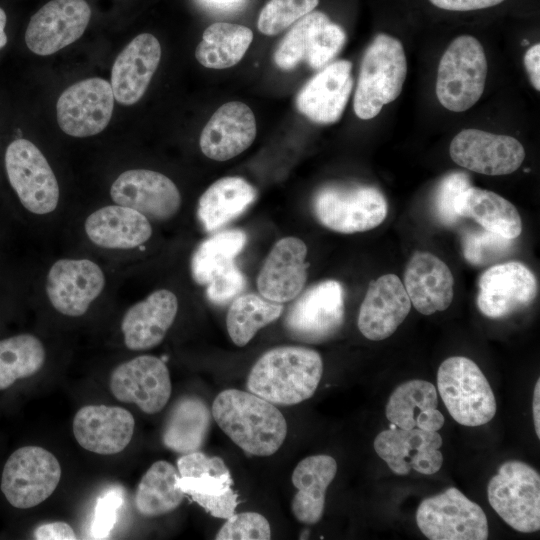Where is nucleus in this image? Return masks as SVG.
Instances as JSON below:
<instances>
[{
	"label": "nucleus",
	"instance_id": "obj_1",
	"mask_svg": "<svg viewBox=\"0 0 540 540\" xmlns=\"http://www.w3.org/2000/svg\"><path fill=\"white\" fill-rule=\"evenodd\" d=\"M211 413L220 429L251 455L276 453L287 436V422L281 411L250 391H221L213 401Z\"/></svg>",
	"mask_w": 540,
	"mask_h": 540
},
{
	"label": "nucleus",
	"instance_id": "obj_2",
	"mask_svg": "<svg viewBox=\"0 0 540 540\" xmlns=\"http://www.w3.org/2000/svg\"><path fill=\"white\" fill-rule=\"evenodd\" d=\"M323 374L320 354L303 346L266 351L251 368L248 390L275 405H295L315 393Z\"/></svg>",
	"mask_w": 540,
	"mask_h": 540
},
{
	"label": "nucleus",
	"instance_id": "obj_3",
	"mask_svg": "<svg viewBox=\"0 0 540 540\" xmlns=\"http://www.w3.org/2000/svg\"><path fill=\"white\" fill-rule=\"evenodd\" d=\"M407 75L402 43L388 34H378L366 49L354 94L353 108L363 120L377 116L384 105L401 93Z\"/></svg>",
	"mask_w": 540,
	"mask_h": 540
},
{
	"label": "nucleus",
	"instance_id": "obj_4",
	"mask_svg": "<svg viewBox=\"0 0 540 540\" xmlns=\"http://www.w3.org/2000/svg\"><path fill=\"white\" fill-rule=\"evenodd\" d=\"M437 386L452 418L464 426H481L495 416L494 393L478 365L463 356L444 360L437 372Z\"/></svg>",
	"mask_w": 540,
	"mask_h": 540
},
{
	"label": "nucleus",
	"instance_id": "obj_5",
	"mask_svg": "<svg viewBox=\"0 0 540 540\" xmlns=\"http://www.w3.org/2000/svg\"><path fill=\"white\" fill-rule=\"evenodd\" d=\"M487 71L482 44L470 35L455 38L438 66L436 95L440 104L453 112L471 108L483 94Z\"/></svg>",
	"mask_w": 540,
	"mask_h": 540
},
{
	"label": "nucleus",
	"instance_id": "obj_6",
	"mask_svg": "<svg viewBox=\"0 0 540 540\" xmlns=\"http://www.w3.org/2000/svg\"><path fill=\"white\" fill-rule=\"evenodd\" d=\"M320 224L343 234L364 232L379 226L387 216L384 195L369 185H326L313 199Z\"/></svg>",
	"mask_w": 540,
	"mask_h": 540
},
{
	"label": "nucleus",
	"instance_id": "obj_7",
	"mask_svg": "<svg viewBox=\"0 0 540 540\" xmlns=\"http://www.w3.org/2000/svg\"><path fill=\"white\" fill-rule=\"evenodd\" d=\"M488 501L511 528L521 533L540 529V476L527 463L504 462L487 486Z\"/></svg>",
	"mask_w": 540,
	"mask_h": 540
},
{
	"label": "nucleus",
	"instance_id": "obj_8",
	"mask_svg": "<svg viewBox=\"0 0 540 540\" xmlns=\"http://www.w3.org/2000/svg\"><path fill=\"white\" fill-rule=\"evenodd\" d=\"M5 170L11 188L29 212H53L59 202V185L47 159L31 141H12L5 151Z\"/></svg>",
	"mask_w": 540,
	"mask_h": 540
},
{
	"label": "nucleus",
	"instance_id": "obj_9",
	"mask_svg": "<svg viewBox=\"0 0 540 540\" xmlns=\"http://www.w3.org/2000/svg\"><path fill=\"white\" fill-rule=\"evenodd\" d=\"M416 523L430 540H485L489 535L483 509L454 487L425 498Z\"/></svg>",
	"mask_w": 540,
	"mask_h": 540
},
{
	"label": "nucleus",
	"instance_id": "obj_10",
	"mask_svg": "<svg viewBox=\"0 0 540 540\" xmlns=\"http://www.w3.org/2000/svg\"><path fill=\"white\" fill-rule=\"evenodd\" d=\"M60 478V463L51 452L39 446H24L7 459L0 487L9 504L28 509L51 496Z\"/></svg>",
	"mask_w": 540,
	"mask_h": 540
},
{
	"label": "nucleus",
	"instance_id": "obj_11",
	"mask_svg": "<svg viewBox=\"0 0 540 540\" xmlns=\"http://www.w3.org/2000/svg\"><path fill=\"white\" fill-rule=\"evenodd\" d=\"M345 31L321 11H311L296 21L282 38L274 53L275 64L284 71L305 61L319 69L343 48Z\"/></svg>",
	"mask_w": 540,
	"mask_h": 540
},
{
	"label": "nucleus",
	"instance_id": "obj_12",
	"mask_svg": "<svg viewBox=\"0 0 540 540\" xmlns=\"http://www.w3.org/2000/svg\"><path fill=\"white\" fill-rule=\"evenodd\" d=\"M344 322V292L335 280L308 288L290 307L285 320L288 334L306 343H320L333 337Z\"/></svg>",
	"mask_w": 540,
	"mask_h": 540
},
{
	"label": "nucleus",
	"instance_id": "obj_13",
	"mask_svg": "<svg viewBox=\"0 0 540 540\" xmlns=\"http://www.w3.org/2000/svg\"><path fill=\"white\" fill-rule=\"evenodd\" d=\"M111 84L94 77L68 87L56 105L59 127L73 137H89L102 132L110 122L114 108Z\"/></svg>",
	"mask_w": 540,
	"mask_h": 540
},
{
	"label": "nucleus",
	"instance_id": "obj_14",
	"mask_svg": "<svg viewBox=\"0 0 540 540\" xmlns=\"http://www.w3.org/2000/svg\"><path fill=\"white\" fill-rule=\"evenodd\" d=\"M109 388L117 400L134 403L146 414H156L169 401L172 384L163 360L141 355L121 363L112 371Z\"/></svg>",
	"mask_w": 540,
	"mask_h": 540
},
{
	"label": "nucleus",
	"instance_id": "obj_15",
	"mask_svg": "<svg viewBox=\"0 0 540 540\" xmlns=\"http://www.w3.org/2000/svg\"><path fill=\"white\" fill-rule=\"evenodd\" d=\"M449 154L456 164L485 175L510 174L525 158L524 147L516 138L478 129H464L456 134Z\"/></svg>",
	"mask_w": 540,
	"mask_h": 540
},
{
	"label": "nucleus",
	"instance_id": "obj_16",
	"mask_svg": "<svg viewBox=\"0 0 540 540\" xmlns=\"http://www.w3.org/2000/svg\"><path fill=\"white\" fill-rule=\"evenodd\" d=\"M90 18L91 9L85 0H52L31 17L26 45L37 55L54 54L78 40Z\"/></svg>",
	"mask_w": 540,
	"mask_h": 540
},
{
	"label": "nucleus",
	"instance_id": "obj_17",
	"mask_svg": "<svg viewBox=\"0 0 540 540\" xmlns=\"http://www.w3.org/2000/svg\"><path fill=\"white\" fill-rule=\"evenodd\" d=\"M537 291L536 277L524 264H495L479 278L477 306L486 317L502 318L530 305Z\"/></svg>",
	"mask_w": 540,
	"mask_h": 540
},
{
	"label": "nucleus",
	"instance_id": "obj_18",
	"mask_svg": "<svg viewBox=\"0 0 540 540\" xmlns=\"http://www.w3.org/2000/svg\"><path fill=\"white\" fill-rule=\"evenodd\" d=\"M105 275L98 264L89 259H60L49 269L46 294L51 305L61 314L79 317L102 293Z\"/></svg>",
	"mask_w": 540,
	"mask_h": 540
},
{
	"label": "nucleus",
	"instance_id": "obj_19",
	"mask_svg": "<svg viewBox=\"0 0 540 540\" xmlns=\"http://www.w3.org/2000/svg\"><path fill=\"white\" fill-rule=\"evenodd\" d=\"M110 196L115 204L159 221L171 219L181 207V194L175 183L164 174L147 169L121 173L111 185Z\"/></svg>",
	"mask_w": 540,
	"mask_h": 540
},
{
	"label": "nucleus",
	"instance_id": "obj_20",
	"mask_svg": "<svg viewBox=\"0 0 540 540\" xmlns=\"http://www.w3.org/2000/svg\"><path fill=\"white\" fill-rule=\"evenodd\" d=\"M438 432L396 426L380 432L374 440V450L397 475H407L412 469L424 475L438 472L443 463Z\"/></svg>",
	"mask_w": 540,
	"mask_h": 540
},
{
	"label": "nucleus",
	"instance_id": "obj_21",
	"mask_svg": "<svg viewBox=\"0 0 540 540\" xmlns=\"http://www.w3.org/2000/svg\"><path fill=\"white\" fill-rule=\"evenodd\" d=\"M411 301L394 274L372 280L360 306L357 325L364 337L380 341L390 337L405 320Z\"/></svg>",
	"mask_w": 540,
	"mask_h": 540
},
{
	"label": "nucleus",
	"instance_id": "obj_22",
	"mask_svg": "<svg viewBox=\"0 0 540 540\" xmlns=\"http://www.w3.org/2000/svg\"><path fill=\"white\" fill-rule=\"evenodd\" d=\"M352 64L338 60L324 67L299 91L298 111L319 124L337 122L346 107L353 88Z\"/></svg>",
	"mask_w": 540,
	"mask_h": 540
},
{
	"label": "nucleus",
	"instance_id": "obj_23",
	"mask_svg": "<svg viewBox=\"0 0 540 540\" xmlns=\"http://www.w3.org/2000/svg\"><path fill=\"white\" fill-rule=\"evenodd\" d=\"M135 427L133 415L118 406L87 405L73 419L78 444L93 453L113 455L131 442Z\"/></svg>",
	"mask_w": 540,
	"mask_h": 540
},
{
	"label": "nucleus",
	"instance_id": "obj_24",
	"mask_svg": "<svg viewBox=\"0 0 540 540\" xmlns=\"http://www.w3.org/2000/svg\"><path fill=\"white\" fill-rule=\"evenodd\" d=\"M307 246L299 238L289 236L278 240L257 277L260 295L272 302L293 300L307 280Z\"/></svg>",
	"mask_w": 540,
	"mask_h": 540
},
{
	"label": "nucleus",
	"instance_id": "obj_25",
	"mask_svg": "<svg viewBox=\"0 0 540 540\" xmlns=\"http://www.w3.org/2000/svg\"><path fill=\"white\" fill-rule=\"evenodd\" d=\"M256 137L252 110L239 101L220 106L204 126L199 145L202 153L216 161H226L251 146Z\"/></svg>",
	"mask_w": 540,
	"mask_h": 540
},
{
	"label": "nucleus",
	"instance_id": "obj_26",
	"mask_svg": "<svg viewBox=\"0 0 540 540\" xmlns=\"http://www.w3.org/2000/svg\"><path fill=\"white\" fill-rule=\"evenodd\" d=\"M161 46L155 36H136L117 56L111 71V88L115 100L133 105L145 94L157 70Z\"/></svg>",
	"mask_w": 540,
	"mask_h": 540
},
{
	"label": "nucleus",
	"instance_id": "obj_27",
	"mask_svg": "<svg viewBox=\"0 0 540 540\" xmlns=\"http://www.w3.org/2000/svg\"><path fill=\"white\" fill-rule=\"evenodd\" d=\"M178 312V299L167 289H159L135 303L124 314L121 330L126 347L143 351L159 345Z\"/></svg>",
	"mask_w": 540,
	"mask_h": 540
},
{
	"label": "nucleus",
	"instance_id": "obj_28",
	"mask_svg": "<svg viewBox=\"0 0 540 540\" xmlns=\"http://www.w3.org/2000/svg\"><path fill=\"white\" fill-rule=\"evenodd\" d=\"M404 287L414 308L423 315L446 310L454 296L449 267L429 252L417 251L404 273Z\"/></svg>",
	"mask_w": 540,
	"mask_h": 540
},
{
	"label": "nucleus",
	"instance_id": "obj_29",
	"mask_svg": "<svg viewBox=\"0 0 540 540\" xmlns=\"http://www.w3.org/2000/svg\"><path fill=\"white\" fill-rule=\"evenodd\" d=\"M84 229L92 243L106 249L135 248L152 235V226L146 216L118 204L91 213L85 220Z\"/></svg>",
	"mask_w": 540,
	"mask_h": 540
},
{
	"label": "nucleus",
	"instance_id": "obj_30",
	"mask_svg": "<svg viewBox=\"0 0 540 540\" xmlns=\"http://www.w3.org/2000/svg\"><path fill=\"white\" fill-rule=\"evenodd\" d=\"M336 473V460L326 454L308 456L296 465L291 480L297 492L291 502V511L299 522L313 525L320 521L326 491Z\"/></svg>",
	"mask_w": 540,
	"mask_h": 540
},
{
	"label": "nucleus",
	"instance_id": "obj_31",
	"mask_svg": "<svg viewBox=\"0 0 540 540\" xmlns=\"http://www.w3.org/2000/svg\"><path fill=\"white\" fill-rule=\"evenodd\" d=\"M212 413L197 396H184L172 406L162 431L164 446L176 453L198 451L204 444Z\"/></svg>",
	"mask_w": 540,
	"mask_h": 540
},
{
	"label": "nucleus",
	"instance_id": "obj_32",
	"mask_svg": "<svg viewBox=\"0 0 540 540\" xmlns=\"http://www.w3.org/2000/svg\"><path fill=\"white\" fill-rule=\"evenodd\" d=\"M255 199L256 190L245 179L223 177L201 195L197 216L206 231H214L241 215Z\"/></svg>",
	"mask_w": 540,
	"mask_h": 540
},
{
	"label": "nucleus",
	"instance_id": "obj_33",
	"mask_svg": "<svg viewBox=\"0 0 540 540\" xmlns=\"http://www.w3.org/2000/svg\"><path fill=\"white\" fill-rule=\"evenodd\" d=\"M461 217L475 220L483 229L514 240L522 231V221L516 207L502 196L470 186L464 193Z\"/></svg>",
	"mask_w": 540,
	"mask_h": 540
},
{
	"label": "nucleus",
	"instance_id": "obj_34",
	"mask_svg": "<svg viewBox=\"0 0 540 540\" xmlns=\"http://www.w3.org/2000/svg\"><path fill=\"white\" fill-rule=\"evenodd\" d=\"M252 40L253 32L248 27L216 22L204 30L195 57L206 68L226 69L243 58Z\"/></svg>",
	"mask_w": 540,
	"mask_h": 540
},
{
	"label": "nucleus",
	"instance_id": "obj_35",
	"mask_svg": "<svg viewBox=\"0 0 540 540\" xmlns=\"http://www.w3.org/2000/svg\"><path fill=\"white\" fill-rule=\"evenodd\" d=\"M179 473L169 462H154L141 478L135 493L137 511L146 517H156L175 510L185 494L178 487Z\"/></svg>",
	"mask_w": 540,
	"mask_h": 540
},
{
	"label": "nucleus",
	"instance_id": "obj_36",
	"mask_svg": "<svg viewBox=\"0 0 540 540\" xmlns=\"http://www.w3.org/2000/svg\"><path fill=\"white\" fill-rule=\"evenodd\" d=\"M283 305L256 294H243L231 303L226 316V328L232 342L243 347L266 325L277 320Z\"/></svg>",
	"mask_w": 540,
	"mask_h": 540
},
{
	"label": "nucleus",
	"instance_id": "obj_37",
	"mask_svg": "<svg viewBox=\"0 0 540 540\" xmlns=\"http://www.w3.org/2000/svg\"><path fill=\"white\" fill-rule=\"evenodd\" d=\"M247 241L245 232L239 229L221 231L203 241L191 259L194 281L206 286L217 274L235 263V257Z\"/></svg>",
	"mask_w": 540,
	"mask_h": 540
},
{
	"label": "nucleus",
	"instance_id": "obj_38",
	"mask_svg": "<svg viewBox=\"0 0 540 540\" xmlns=\"http://www.w3.org/2000/svg\"><path fill=\"white\" fill-rule=\"evenodd\" d=\"M46 358L42 342L32 334H18L0 340V390L18 379L36 374Z\"/></svg>",
	"mask_w": 540,
	"mask_h": 540
},
{
	"label": "nucleus",
	"instance_id": "obj_39",
	"mask_svg": "<svg viewBox=\"0 0 540 540\" xmlns=\"http://www.w3.org/2000/svg\"><path fill=\"white\" fill-rule=\"evenodd\" d=\"M178 487L185 495L216 518L228 519L238 506V494L232 488L231 474L203 473L195 477H180Z\"/></svg>",
	"mask_w": 540,
	"mask_h": 540
},
{
	"label": "nucleus",
	"instance_id": "obj_40",
	"mask_svg": "<svg viewBox=\"0 0 540 540\" xmlns=\"http://www.w3.org/2000/svg\"><path fill=\"white\" fill-rule=\"evenodd\" d=\"M435 386L425 380L413 379L395 388L386 405V417L396 427L413 429L420 412L437 408Z\"/></svg>",
	"mask_w": 540,
	"mask_h": 540
},
{
	"label": "nucleus",
	"instance_id": "obj_41",
	"mask_svg": "<svg viewBox=\"0 0 540 540\" xmlns=\"http://www.w3.org/2000/svg\"><path fill=\"white\" fill-rule=\"evenodd\" d=\"M318 4L319 0H269L260 11L258 30L268 36L277 35Z\"/></svg>",
	"mask_w": 540,
	"mask_h": 540
},
{
	"label": "nucleus",
	"instance_id": "obj_42",
	"mask_svg": "<svg viewBox=\"0 0 540 540\" xmlns=\"http://www.w3.org/2000/svg\"><path fill=\"white\" fill-rule=\"evenodd\" d=\"M461 243L464 258L475 266L496 262L507 256L513 247L512 239L485 229L466 232Z\"/></svg>",
	"mask_w": 540,
	"mask_h": 540
},
{
	"label": "nucleus",
	"instance_id": "obj_43",
	"mask_svg": "<svg viewBox=\"0 0 540 540\" xmlns=\"http://www.w3.org/2000/svg\"><path fill=\"white\" fill-rule=\"evenodd\" d=\"M470 186V178L464 172H452L442 178L434 196V210L442 224L451 226L462 218L461 202Z\"/></svg>",
	"mask_w": 540,
	"mask_h": 540
},
{
	"label": "nucleus",
	"instance_id": "obj_44",
	"mask_svg": "<svg viewBox=\"0 0 540 540\" xmlns=\"http://www.w3.org/2000/svg\"><path fill=\"white\" fill-rule=\"evenodd\" d=\"M271 528L268 520L257 512L234 513L217 532L216 540H268Z\"/></svg>",
	"mask_w": 540,
	"mask_h": 540
},
{
	"label": "nucleus",
	"instance_id": "obj_45",
	"mask_svg": "<svg viewBox=\"0 0 540 540\" xmlns=\"http://www.w3.org/2000/svg\"><path fill=\"white\" fill-rule=\"evenodd\" d=\"M124 490L113 486L98 497L90 527L93 539H106L114 529L121 506L124 503Z\"/></svg>",
	"mask_w": 540,
	"mask_h": 540
},
{
	"label": "nucleus",
	"instance_id": "obj_46",
	"mask_svg": "<svg viewBox=\"0 0 540 540\" xmlns=\"http://www.w3.org/2000/svg\"><path fill=\"white\" fill-rule=\"evenodd\" d=\"M245 284V276L234 263L206 285V295L212 303L224 305L234 299L244 289Z\"/></svg>",
	"mask_w": 540,
	"mask_h": 540
},
{
	"label": "nucleus",
	"instance_id": "obj_47",
	"mask_svg": "<svg viewBox=\"0 0 540 540\" xmlns=\"http://www.w3.org/2000/svg\"><path fill=\"white\" fill-rule=\"evenodd\" d=\"M177 471L180 477H195L203 473L222 475L230 472L220 457H210L199 450L182 454L177 460Z\"/></svg>",
	"mask_w": 540,
	"mask_h": 540
},
{
	"label": "nucleus",
	"instance_id": "obj_48",
	"mask_svg": "<svg viewBox=\"0 0 540 540\" xmlns=\"http://www.w3.org/2000/svg\"><path fill=\"white\" fill-rule=\"evenodd\" d=\"M34 538L37 540H75L77 537L68 523L56 521L37 527L34 531Z\"/></svg>",
	"mask_w": 540,
	"mask_h": 540
},
{
	"label": "nucleus",
	"instance_id": "obj_49",
	"mask_svg": "<svg viewBox=\"0 0 540 540\" xmlns=\"http://www.w3.org/2000/svg\"><path fill=\"white\" fill-rule=\"evenodd\" d=\"M434 6L449 11H472L496 6L504 0H429Z\"/></svg>",
	"mask_w": 540,
	"mask_h": 540
},
{
	"label": "nucleus",
	"instance_id": "obj_50",
	"mask_svg": "<svg viewBox=\"0 0 540 540\" xmlns=\"http://www.w3.org/2000/svg\"><path fill=\"white\" fill-rule=\"evenodd\" d=\"M524 65L533 87L540 90V45L531 46L525 53Z\"/></svg>",
	"mask_w": 540,
	"mask_h": 540
},
{
	"label": "nucleus",
	"instance_id": "obj_51",
	"mask_svg": "<svg viewBox=\"0 0 540 540\" xmlns=\"http://www.w3.org/2000/svg\"><path fill=\"white\" fill-rule=\"evenodd\" d=\"M444 416L437 408H430L419 413L416 428L427 432H438L444 425Z\"/></svg>",
	"mask_w": 540,
	"mask_h": 540
},
{
	"label": "nucleus",
	"instance_id": "obj_52",
	"mask_svg": "<svg viewBox=\"0 0 540 540\" xmlns=\"http://www.w3.org/2000/svg\"><path fill=\"white\" fill-rule=\"evenodd\" d=\"M533 421L535 426V432L538 438H540V380L537 379V382L534 387L533 393Z\"/></svg>",
	"mask_w": 540,
	"mask_h": 540
},
{
	"label": "nucleus",
	"instance_id": "obj_53",
	"mask_svg": "<svg viewBox=\"0 0 540 540\" xmlns=\"http://www.w3.org/2000/svg\"><path fill=\"white\" fill-rule=\"evenodd\" d=\"M6 20V13L2 8H0V49H2L7 43V35L5 33Z\"/></svg>",
	"mask_w": 540,
	"mask_h": 540
},
{
	"label": "nucleus",
	"instance_id": "obj_54",
	"mask_svg": "<svg viewBox=\"0 0 540 540\" xmlns=\"http://www.w3.org/2000/svg\"><path fill=\"white\" fill-rule=\"evenodd\" d=\"M206 3L217 6L220 8H227L237 5L238 3L242 2L243 0H203Z\"/></svg>",
	"mask_w": 540,
	"mask_h": 540
}]
</instances>
